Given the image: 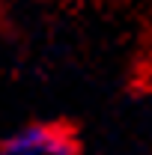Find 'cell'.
I'll use <instances>...</instances> for the list:
<instances>
[{
    "mask_svg": "<svg viewBox=\"0 0 152 155\" xmlns=\"http://www.w3.org/2000/svg\"><path fill=\"white\" fill-rule=\"evenodd\" d=\"M0 155H78V137L60 122H27L0 140Z\"/></svg>",
    "mask_w": 152,
    "mask_h": 155,
    "instance_id": "1",
    "label": "cell"
}]
</instances>
